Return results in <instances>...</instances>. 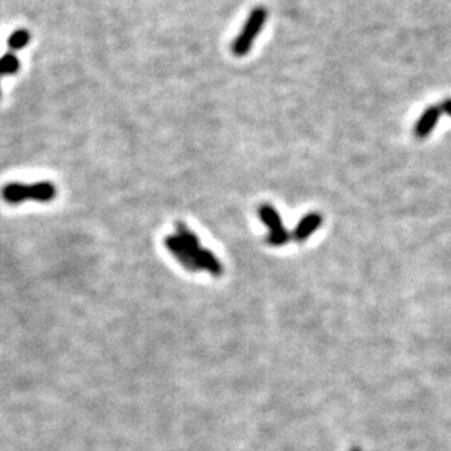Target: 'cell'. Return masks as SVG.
<instances>
[{
    "label": "cell",
    "mask_w": 451,
    "mask_h": 451,
    "mask_svg": "<svg viewBox=\"0 0 451 451\" xmlns=\"http://www.w3.org/2000/svg\"><path fill=\"white\" fill-rule=\"evenodd\" d=\"M439 107H441V112H444L448 114V116H451V98H445Z\"/></svg>",
    "instance_id": "30bf717a"
},
{
    "label": "cell",
    "mask_w": 451,
    "mask_h": 451,
    "mask_svg": "<svg viewBox=\"0 0 451 451\" xmlns=\"http://www.w3.org/2000/svg\"><path fill=\"white\" fill-rule=\"evenodd\" d=\"M56 196V188L50 182H39L32 185L9 183L2 189V198L9 204H19L27 200L49 202Z\"/></svg>",
    "instance_id": "6da1fadb"
},
{
    "label": "cell",
    "mask_w": 451,
    "mask_h": 451,
    "mask_svg": "<svg viewBox=\"0 0 451 451\" xmlns=\"http://www.w3.org/2000/svg\"><path fill=\"white\" fill-rule=\"evenodd\" d=\"M258 216L264 222V224L269 227V236H267L269 245L283 247L291 240V235H289L287 230L283 227L279 211H277L273 205L262 204L258 208Z\"/></svg>",
    "instance_id": "3957f363"
},
{
    "label": "cell",
    "mask_w": 451,
    "mask_h": 451,
    "mask_svg": "<svg viewBox=\"0 0 451 451\" xmlns=\"http://www.w3.org/2000/svg\"><path fill=\"white\" fill-rule=\"evenodd\" d=\"M165 245H166L167 251L178 260V262L182 265L185 270H188L191 273L198 271V267H196L195 261L189 255V252L187 251V248H185V245L182 244V240H180V238L178 235L166 236L165 238Z\"/></svg>",
    "instance_id": "277c9868"
},
{
    "label": "cell",
    "mask_w": 451,
    "mask_h": 451,
    "mask_svg": "<svg viewBox=\"0 0 451 451\" xmlns=\"http://www.w3.org/2000/svg\"><path fill=\"white\" fill-rule=\"evenodd\" d=\"M267 18L269 10L264 6H257L255 9H252V12L249 14L247 22L244 24V28H242L240 34L232 44V53L236 57H244L251 52L253 41H255L258 34L262 31Z\"/></svg>",
    "instance_id": "7a4b0ae2"
},
{
    "label": "cell",
    "mask_w": 451,
    "mask_h": 451,
    "mask_svg": "<svg viewBox=\"0 0 451 451\" xmlns=\"http://www.w3.org/2000/svg\"><path fill=\"white\" fill-rule=\"evenodd\" d=\"M31 40V34L27 30H17L8 39V48L12 52H18L27 48Z\"/></svg>",
    "instance_id": "ba28073f"
},
{
    "label": "cell",
    "mask_w": 451,
    "mask_h": 451,
    "mask_svg": "<svg viewBox=\"0 0 451 451\" xmlns=\"http://www.w3.org/2000/svg\"><path fill=\"white\" fill-rule=\"evenodd\" d=\"M322 223V216L318 213H309L302 220H300L299 224L295 229L293 238L297 242H305Z\"/></svg>",
    "instance_id": "52a82bcc"
},
{
    "label": "cell",
    "mask_w": 451,
    "mask_h": 451,
    "mask_svg": "<svg viewBox=\"0 0 451 451\" xmlns=\"http://www.w3.org/2000/svg\"><path fill=\"white\" fill-rule=\"evenodd\" d=\"M192 260L195 261L198 270H205L216 277L223 274V265L211 251H208L201 247L200 249H196L192 253Z\"/></svg>",
    "instance_id": "5b68a950"
},
{
    "label": "cell",
    "mask_w": 451,
    "mask_h": 451,
    "mask_svg": "<svg viewBox=\"0 0 451 451\" xmlns=\"http://www.w3.org/2000/svg\"><path fill=\"white\" fill-rule=\"evenodd\" d=\"M21 63L15 53H6L3 57H0V69L2 75H14L19 71Z\"/></svg>",
    "instance_id": "9c48e42d"
},
{
    "label": "cell",
    "mask_w": 451,
    "mask_h": 451,
    "mask_svg": "<svg viewBox=\"0 0 451 451\" xmlns=\"http://www.w3.org/2000/svg\"><path fill=\"white\" fill-rule=\"evenodd\" d=\"M441 107H438V106H431V107H428L423 113H422V116L419 118V120L416 122V126H415V135L421 138V140H423V138H426L428 135H430L432 132V129L437 126L438 120H439V116H441Z\"/></svg>",
    "instance_id": "8992f818"
}]
</instances>
